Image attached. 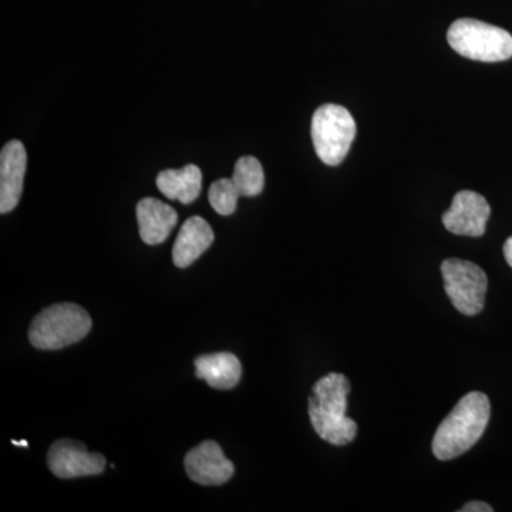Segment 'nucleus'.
Returning <instances> with one entry per match:
<instances>
[{
    "mask_svg": "<svg viewBox=\"0 0 512 512\" xmlns=\"http://www.w3.org/2000/svg\"><path fill=\"white\" fill-rule=\"evenodd\" d=\"M504 256H505V261H507L508 265H510L512 268V237L508 238L507 241H505Z\"/></svg>",
    "mask_w": 512,
    "mask_h": 512,
    "instance_id": "obj_18",
    "label": "nucleus"
},
{
    "mask_svg": "<svg viewBox=\"0 0 512 512\" xmlns=\"http://www.w3.org/2000/svg\"><path fill=\"white\" fill-rule=\"evenodd\" d=\"M136 214L140 237L147 245L163 244L178 222L177 211L157 198H143Z\"/></svg>",
    "mask_w": 512,
    "mask_h": 512,
    "instance_id": "obj_11",
    "label": "nucleus"
},
{
    "mask_svg": "<svg viewBox=\"0 0 512 512\" xmlns=\"http://www.w3.org/2000/svg\"><path fill=\"white\" fill-rule=\"evenodd\" d=\"M460 512H493V507H490V505L481 503V501H471V503H468L464 505L463 508H460L458 510Z\"/></svg>",
    "mask_w": 512,
    "mask_h": 512,
    "instance_id": "obj_17",
    "label": "nucleus"
},
{
    "mask_svg": "<svg viewBox=\"0 0 512 512\" xmlns=\"http://www.w3.org/2000/svg\"><path fill=\"white\" fill-rule=\"evenodd\" d=\"M311 133L320 161L333 167L348 156L356 137V123L345 107L323 104L313 114Z\"/></svg>",
    "mask_w": 512,
    "mask_h": 512,
    "instance_id": "obj_5",
    "label": "nucleus"
},
{
    "mask_svg": "<svg viewBox=\"0 0 512 512\" xmlns=\"http://www.w3.org/2000/svg\"><path fill=\"white\" fill-rule=\"evenodd\" d=\"M350 382L342 373H329L313 386L309 397V419L320 439L333 446L355 440L357 424L346 416Z\"/></svg>",
    "mask_w": 512,
    "mask_h": 512,
    "instance_id": "obj_1",
    "label": "nucleus"
},
{
    "mask_svg": "<svg viewBox=\"0 0 512 512\" xmlns=\"http://www.w3.org/2000/svg\"><path fill=\"white\" fill-rule=\"evenodd\" d=\"M447 40L458 55L476 62H504L512 57L510 33L480 20H456L448 29Z\"/></svg>",
    "mask_w": 512,
    "mask_h": 512,
    "instance_id": "obj_4",
    "label": "nucleus"
},
{
    "mask_svg": "<svg viewBox=\"0 0 512 512\" xmlns=\"http://www.w3.org/2000/svg\"><path fill=\"white\" fill-rule=\"evenodd\" d=\"M92 330V318L82 306L56 303L33 319L29 340L36 349L59 350L80 342Z\"/></svg>",
    "mask_w": 512,
    "mask_h": 512,
    "instance_id": "obj_3",
    "label": "nucleus"
},
{
    "mask_svg": "<svg viewBox=\"0 0 512 512\" xmlns=\"http://www.w3.org/2000/svg\"><path fill=\"white\" fill-rule=\"evenodd\" d=\"M184 464L188 477L200 485L225 484L235 471L234 464L225 457L220 444L212 440L188 451Z\"/></svg>",
    "mask_w": 512,
    "mask_h": 512,
    "instance_id": "obj_9",
    "label": "nucleus"
},
{
    "mask_svg": "<svg viewBox=\"0 0 512 512\" xmlns=\"http://www.w3.org/2000/svg\"><path fill=\"white\" fill-rule=\"evenodd\" d=\"M490 414V400L484 393L466 394L434 434L431 444L434 456L448 461L467 453L483 436Z\"/></svg>",
    "mask_w": 512,
    "mask_h": 512,
    "instance_id": "obj_2",
    "label": "nucleus"
},
{
    "mask_svg": "<svg viewBox=\"0 0 512 512\" xmlns=\"http://www.w3.org/2000/svg\"><path fill=\"white\" fill-rule=\"evenodd\" d=\"M231 180L241 197H256L264 190V168L255 157L239 158Z\"/></svg>",
    "mask_w": 512,
    "mask_h": 512,
    "instance_id": "obj_15",
    "label": "nucleus"
},
{
    "mask_svg": "<svg viewBox=\"0 0 512 512\" xmlns=\"http://www.w3.org/2000/svg\"><path fill=\"white\" fill-rule=\"evenodd\" d=\"M444 289L454 308L466 316L483 311L487 293V275L480 266L463 259L450 258L441 264Z\"/></svg>",
    "mask_w": 512,
    "mask_h": 512,
    "instance_id": "obj_6",
    "label": "nucleus"
},
{
    "mask_svg": "<svg viewBox=\"0 0 512 512\" xmlns=\"http://www.w3.org/2000/svg\"><path fill=\"white\" fill-rule=\"evenodd\" d=\"M157 187L168 200L191 204L200 197L202 173L194 164L185 165L180 170L161 171L157 177Z\"/></svg>",
    "mask_w": 512,
    "mask_h": 512,
    "instance_id": "obj_14",
    "label": "nucleus"
},
{
    "mask_svg": "<svg viewBox=\"0 0 512 512\" xmlns=\"http://www.w3.org/2000/svg\"><path fill=\"white\" fill-rule=\"evenodd\" d=\"M12 444H15V446H22V447H28L29 446V443L26 440H22V441L13 440Z\"/></svg>",
    "mask_w": 512,
    "mask_h": 512,
    "instance_id": "obj_19",
    "label": "nucleus"
},
{
    "mask_svg": "<svg viewBox=\"0 0 512 512\" xmlns=\"http://www.w3.org/2000/svg\"><path fill=\"white\" fill-rule=\"evenodd\" d=\"M491 208L483 195L474 191H460L453 204L443 214V224L451 234L463 237H481L487 227Z\"/></svg>",
    "mask_w": 512,
    "mask_h": 512,
    "instance_id": "obj_8",
    "label": "nucleus"
},
{
    "mask_svg": "<svg viewBox=\"0 0 512 512\" xmlns=\"http://www.w3.org/2000/svg\"><path fill=\"white\" fill-rule=\"evenodd\" d=\"M194 365L195 376L205 380L212 389H234L241 380V362L232 353L222 352L198 356Z\"/></svg>",
    "mask_w": 512,
    "mask_h": 512,
    "instance_id": "obj_13",
    "label": "nucleus"
},
{
    "mask_svg": "<svg viewBox=\"0 0 512 512\" xmlns=\"http://www.w3.org/2000/svg\"><path fill=\"white\" fill-rule=\"evenodd\" d=\"M47 466L56 477L70 478L99 476L106 468V458L92 454L79 441L62 439L50 447Z\"/></svg>",
    "mask_w": 512,
    "mask_h": 512,
    "instance_id": "obj_7",
    "label": "nucleus"
},
{
    "mask_svg": "<svg viewBox=\"0 0 512 512\" xmlns=\"http://www.w3.org/2000/svg\"><path fill=\"white\" fill-rule=\"evenodd\" d=\"M214 242V231L204 218L191 217L184 222L173 248V261L178 268H188Z\"/></svg>",
    "mask_w": 512,
    "mask_h": 512,
    "instance_id": "obj_12",
    "label": "nucleus"
},
{
    "mask_svg": "<svg viewBox=\"0 0 512 512\" xmlns=\"http://www.w3.org/2000/svg\"><path fill=\"white\" fill-rule=\"evenodd\" d=\"M241 197L231 178H221L211 185L208 201L215 212L220 215H231L237 210L238 198Z\"/></svg>",
    "mask_w": 512,
    "mask_h": 512,
    "instance_id": "obj_16",
    "label": "nucleus"
},
{
    "mask_svg": "<svg viewBox=\"0 0 512 512\" xmlns=\"http://www.w3.org/2000/svg\"><path fill=\"white\" fill-rule=\"evenodd\" d=\"M28 154L19 140L5 144L0 151V212L8 214L18 207L23 192Z\"/></svg>",
    "mask_w": 512,
    "mask_h": 512,
    "instance_id": "obj_10",
    "label": "nucleus"
}]
</instances>
